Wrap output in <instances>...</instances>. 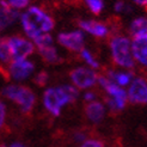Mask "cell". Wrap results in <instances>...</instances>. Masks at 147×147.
I'll use <instances>...</instances> for the list:
<instances>
[{
    "label": "cell",
    "instance_id": "2e32d148",
    "mask_svg": "<svg viewBox=\"0 0 147 147\" xmlns=\"http://www.w3.org/2000/svg\"><path fill=\"white\" fill-rule=\"evenodd\" d=\"M40 49V54L42 55V57L45 59L46 61L53 63V62H57L59 61V56H57V51L53 46L49 47H43V48H38Z\"/></svg>",
    "mask_w": 147,
    "mask_h": 147
},
{
    "label": "cell",
    "instance_id": "277c9868",
    "mask_svg": "<svg viewBox=\"0 0 147 147\" xmlns=\"http://www.w3.org/2000/svg\"><path fill=\"white\" fill-rule=\"evenodd\" d=\"M43 103H45V107L48 111H50L54 116H59L61 108L65 104L69 103V100L61 87H57V89H48L45 92Z\"/></svg>",
    "mask_w": 147,
    "mask_h": 147
},
{
    "label": "cell",
    "instance_id": "f1b7e54d",
    "mask_svg": "<svg viewBox=\"0 0 147 147\" xmlns=\"http://www.w3.org/2000/svg\"><path fill=\"white\" fill-rule=\"evenodd\" d=\"M93 98H94V94L91 93V92H89V93L85 94V99H86V100H92Z\"/></svg>",
    "mask_w": 147,
    "mask_h": 147
},
{
    "label": "cell",
    "instance_id": "9c48e42d",
    "mask_svg": "<svg viewBox=\"0 0 147 147\" xmlns=\"http://www.w3.org/2000/svg\"><path fill=\"white\" fill-rule=\"evenodd\" d=\"M131 53L136 60L144 66H147V32L136 35L131 43Z\"/></svg>",
    "mask_w": 147,
    "mask_h": 147
},
{
    "label": "cell",
    "instance_id": "44dd1931",
    "mask_svg": "<svg viewBox=\"0 0 147 147\" xmlns=\"http://www.w3.org/2000/svg\"><path fill=\"white\" fill-rule=\"evenodd\" d=\"M61 89L66 93V96L68 97L69 102H74L77 99V97H78V90L76 89V87H73L71 85H63V86H61Z\"/></svg>",
    "mask_w": 147,
    "mask_h": 147
},
{
    "label": "cell",
    "instance_id": "8992f818",
    "mask_svg": "<svg viewBox=\"0 0 147 147\" xmlns=\"http://www.w3.org/2000/svg\"><path fill=\"white\" fill-rule=\"evenodd\" d=\"M71 79L76 84V86L80 89H87L96 84L98 77L92 69L80 67L71 72Z\"/></svg>",
    "mask_w": 147,
    "mask_h": 147
},
{
    "label": "cell",
    "instance_id": "ffe728a7",
    "mask_svg": "<svg viewBox=\"0 0 147 147\" xmlns=\"http://www.w3.org/2000/svg\"><path fill=\"white\" fill-rule=\"evenodd\" d=\"M85 3L94 14L100 13L102 10H103V7H104V3H103V0H85Z\"/></svg>",
    "mask_w": 147,
    "mask_h": 147
},
{
    "label": "cell",
    "instance_id": "8fae6325",
    "mask_svg": "<svg viewBox=\"0 0 147 147\" xmlns=\"http://www.w3.org/2000/svg\"><path fill=\"white\" fill-rule=\"evenodd\" d=\"M79 26L83 30H86L87 32L97 36V37H104V36L108 35V28L104 24L94 20H80Z\"/></svg>",
    "mask_w": 147,
    "mask_h": 147
},
{
    "label": "cell",
    "instance_id": "4fadbf2b",
    "mask_svg": "<svg viewBox=\"0 0 147 147\" xmlns=\"http://www.w3.org/2000/svg\"><path fill=\"white\" fill-rule=\"evenodd\" d=\"M86 116L89 117V120H91L94 123H98L103 120L104 117V107L99 102H91L86 105L85 108Z\"/></svg>",
    "mask_w": 147,
    "mask_h": 147
},
{
    "label": "cell",
    "instance_id": "83f0119b",
    "mask_svg": "<svg viewBox=\"0 0 147 147\" xmlns=\"http://www.w3.org/2000/svg\"><path fill=\"white\" fill-rule=\"evenodd\" d=\"M74 139H76V141H83V140H85V134L84 133H77L74 135Z\"/></svg>",
    "mask_w": 147,
    "mask_h": 147
},
{
    "label": "cell",
    "instance_id": "e0dca14e",
    "mask_svg": "<svg viewBox=\"0 0 147 147\" xmlns=\"http://www.w3.org/2000/svg\"><path fill=\"white\" fill-rule=\"evenodd\" d=\"M10 59H12V54L9 40H0V60L3 62H7L10 61Z\"/></svg>",
    "mask_w": 147,
    "mask_h": 147
},
{
    "label": "cell",
    "instance_id": "ba28073f",
    "mask_svg": "<svg viewBox=\"0 0 147 147\" xmlns=\"http://www.w3.org/2000/svg\"><path fill=\"white\" fill-rule=\"evenodd\" d=\"M128 98L131 103L146 104L147 103V83L144 79L136 78L131 83L129 91H128Z\"/></svg>",
    "mask_w": 147,
    "mask_h": 147
},
{
    "label": "cell",
    "instance_id": "d6986e66",
    "mask_svg": "<svg viewBox=\"0 0 147 147\" xmlns=\"http://www.w3.org/2000/svg\"><path fill=\"white\" fill-rule=\"evenodd\" d=\"M36 46L38 48H43V47H49L51 46V43H53V38H51V36L48 35V34H45V35H38L37 37L34 38Z\"/></svg>",
    "mask_w": 147,
    "mask_h": 147
},
{
    "label": "cell",
    "instance_id": "7402d4cb",
    "mask_svg": "<svg viewBox=\"0 0 147 147\" xmlns=\"http://www.w3.org/2000/svg\"><path fill=\"white\" fill-rule=\"evenodd\" d=\"M80 51H82V56L85 59L86 62L89 63L90 66H92V67H94V68L98 67V62H96V61L93 60V57H92V55H91L90 51H87V50H85V49H82Z\"/></svg>",
    "mask_w": 147,
    "mask_h": 147
},
{
    "label": "cell",
    "instance_id": "7c38bea8",
    "mask_svg": "<svg viewBox=\"0 0 147 147\" xmlns=\"http://www.w3.org/2000/svg\"><path fill=\"white\" fill-rule=\"evenodd\" d=\"M98 82L113 98H119V99H126L127 100V92L124 90H122L121 87H119L116 84L111 83L109 79H107L104 77H98Z\"/></svg>",
    "mask_w": 147,
    "mask_h": 147
},
{
    "label": "cell",
    "instance_id": "4dcf8cb0",
    "mask_svg": "<svg viewBox=\"0 0 147 147\" xmlns=\"http://www.w3.org/2000/svg\"><path fill=\"white\" fill-rule=\"evenodd\" d=\"M10 147H25V146L22 145V144H19V142H14V144H12Z\"/></svg>",
    "mask_w": 147,
    "mask_h": 147
},
{
    "label": "cell",
    "instance_id": "5b68a950",
    "mask_svg": "<svg viewBox=\"0 0 147 147\" xmlns=\"http://www.w3.org/2000/svg\"><path fill=\"white\" fill-rule=\"evenodd\" d=\"M9 45L11 48L12 59L14 61L25 60V57L30 55L34 51V46L31 42H29L20 37H12L9 40Z\"/></svg>",
    "mask_w": 147,
    "mask_h": 147
},
{
    "label": "cell",
    "instance_id": "603a6c76",
    "mask_svg": "<svg viewBox=\"0 0 147 147\" xmlns=\"http://www.w3.org/2000/svg\"><path fill=\"white\" fill-rule=\"evenodd\" d=\"M47 82H48V74H47L46 72H41V73H38L37 77L35 78V83L37 84V85H41V86L46 85Z\"/></svg>",
    "mask_w": 147,
    "mask_h": 147
},
{
    "label": "cell",
    "instance_id": "7a4b0ae2",
    "mask_svg": "<svg viewBox=\"0 0 147 147\" xmlns=\"http://www.w3.org/2000/svg\"><path fill=\"white\" fill-rule=\"evenodd\" d=\"M1 94L19 104L23 113L31 111L36 100L34 92L25 86H16V85L7 86L1 91Z\"/></svg>",
    "mask_w": 147,
    "mask_h": 147
},
{
    "label": "cell",
    "instance_id": "ac0fdd59",
    "mask_svg": "<svg viewBox=\"0 0 147 147\" xmlns=\"http://www.w3.org/2000/svg\"><path fill=\"white\" fill-rule=\"evenodd\" d=\"M109 77L111 79H114L120 86H124V85L129 84L131 74H129V73H115L113 71H110L109 72Z\"/></svg>",
    "mask_w": 147,
    "mask_h": 147
},
{
    "label": "cell",
    "instance_id": "3957f363",
    "mask_svg": "<svg viewBox=\"0 0 147 147\" xmlns=\"http://www.w3.org/2000/svg\"><path fill=\"white\" fill-rule=\"evenodd\" d=\"M111 54L113 57L117 65L122 66V67L130 68L134 66V60L131 56V49H130V42L127 37H115L111 43Z\"/></svg>",
    "mask_w": 147,
    "mask_h": 147
},
{
    "label": "cell",
    "instance_id": "52a82bcc",
    "mask_svg": "<svg viewBox=\"0 0 147 147\" xmlns=\"http://www.w3.org/2000/svg\"><path fill=\"white\" fill-rule=\"evenodd\" d=\"M57 41L61 46L74 51H80L84 47V34L77 30L73 32H61L57 36Z\"/></svg>",
    "mask_w": 147,
    "mask_h": 147
},
{
    "label": "cell",
    "instance_id": "484cf974",
    "mask_svg": "<svg viewBox=\"0 0 147 147\" xmlns=\"http://www.w3.org/2000/svg\"><path fill=\"white\" fill-rule=\"evenodd\" d=\"M5 116H6V108L4 105V103L0 102V127H1L5 122Z\"/></svg>",
    "mask_w": 147,
    "mask_h": 147
},
{
    "label": "cell",
    "instance_id": "6da1fadb",
    "mask_svg": "<svg viewBox=\"0 0 147 147\" xmlns=\"http://www.w3.org/2000/svg\"><path fill=\"white\" fill-rule=\"evenodd\" d=\"M22 24L26 35L34 40L41 32L50 31L54 28V20L41 9L34 6L22 14Z\"/></svg>",
    "mask_w": 147,
    "mask_h": 147
},
{
    "label": "cell",
    "instance_id": "f546056e",
    "mask_svg": "<svg viewBox=\"0 0 147 147\" xmlns=\"http://www.w3.org/2000/svg\"><path fill=\"white\" fill-rule=\"evenodd\" d=\"M134 1L139 5H142V6H146L147 5V0H134Z\"/></svg>",
    "mask_w": 147,
    "mask_h": 147
},
{
    "label": "cell",
    "instance_id": "9a60e30c",
    "mask_svg": "<svg viewBox=\"0 0 147 147\" xmlns=\"http://www.w3.org/2000/svg\"><path fill=\"white\" fill-rule=\"evenodd\" d=\"M130 32L133 35H141L147 32V18L140 17L131 22L130 24Z\"/></svg>",
    "mask_w": 147,
    "mask_h": 147
},
{
    "label": "cell",
    "instance_id": "4316f807",
    "mask_svg": "<svg viewBox=\"0 0 147 147\" xmlns=\"http://www.w3.org/2000/svg\"><path fill=\"white\" fill-rule=\"evenodd\" d=\"M130 10V7H126V6H124V3L123 1H117L116 3V5H115V10L117 11V12H121V11H123V10Z\"/></svg>",
    "mask_w": 147,
    "mask_h": 147
},
{
    "label": "cell",
    "instance_id": "cb8c5ba5",
    "mask_svg": "<svg viewBox=\"0 0 147 147\" xmlns=\"http://www.w3.org/2000/svg\"><path fill=\"white\" fill-rule=\"evenodd\" d=\"M9 4L14 9H23L29 4V0H9Z\"/></svg>",
    "mask_w": 147,
    "mask_h": 147
},
{
    "label": "cell",
    "instance_id": "5bb4252c",
    "mask_svg": "<svg viewBox=\"0 0 147 147\" xmlns=\"http://www.w3.org/2000/svg\"><path fill=\"white\" fill-rule=\"evenodd\" d=\"M18 17V11L11 10L10 7H0V31L11 25Z\"/></svg>",
    "mask_w": 147,
    "mask_h": 147
},
{
    "label": "cell",
    "instance_id": "d4e9b609",
    "mask_svg": "<svg viewBox=\"0 0 147 147\" xmlns=\"http://www.w3.org/2000/svg\"><path fill=\"white\" fill-rule=\"evenodd\" d=\"M82 147H104V144L99 140H87L82 145Z\"/></svg>",
    "mask_w": 147,
    "mask_h": 147
},
{
    "label": "cell",
    "instance_id": "30bf717a",
    "mask_svg": "<svg viewBox=\"0 0 147 147\" xmlns=\"http://www.w3.org/2000/svg\"><path fill=\"white\" fill-rule=\"evenodd\" d=\"M34 71V63L29 62L26 60L22 61H14L10 66V74L16 80H24L32 73Z\"/></svg>",
    "mask_w": 147,
    "mask_h": 147
}]
</instances>
